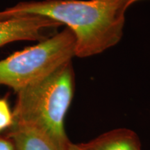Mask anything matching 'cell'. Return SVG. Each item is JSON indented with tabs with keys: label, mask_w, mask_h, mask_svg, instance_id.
I'll return each instance as SVG.
<instances>
[{
	"label": "cell",
	"mask_w": 150,
	"mask_h": 150,
	"mask_svg": "<svg viewBox=\"0 0 150 150\" xmlns=\"http://www.w3.org/2000/svg\"><path fill=\"white\" fill-rule=\"evenodd\" d=\"M135 0H43L23 1L0 11V20L26 16L66 25L76 39L75 56L88 57L121 40L125 13Z\"/></svg>",
	"instance_id": "6da1fadb"
},
{
	"label": "cell",
	"mask_w": 150,
	"mask_h": 150,
	"mask_svg": "<svg viewBox=\"0 0 150 150\" xmlns=\"http://www.w3.org/2000/svg\"><path fill=\"white\" fill-rule=\"evenodd\" d=\"M74 73L69 61L46 77L17 92L13 124L35 130L59 150L71 143L65 129V118L74 95Z\"/></svg>",
	"instance_id": "7a4b0ae2"
},
{
	"label": "cell",
	"mask_w": 150,
	"mask_h": 150,
	"mask_svg": "<svg viewBox=\"0 0 150 150\" xmlns=\"http://www.w3.org/2000/svg\"><path fill=\"white\" fill-rule=\"evenodd\" d=\"M76 39L66 27L34 46L0 61V85L18 92L46 77L75 56Z\"/></svg>",
	"instance_id": "3957f363"
},
{
	"label": "cell",
	"mask_w": 150,
	"mask_h": 150,
	"mask_svg": "<svg viewBox=\"0 0 150 150\" xmlns=\"http://www.w3.org/2000/svg\"><path fill=\"white\" fill-rule=\"evenodd\" d=\"M59 22L42 16H26L0 20V47L19 40L40 41L47 38L44 31L57 28Z\"/></svg>",
	"instance_id": "277c9868"
},
{
	"label": "cell",
	"mask_w": 150,
	"mask_h": 150,
	"mask_svg": "<svg viewBox=\"0 0 150 150\" xmlns=\"http://www.w3.org/2000/svg\"><path fill=\"white\" fill-rule=\"evenodd\" d=\"M78 145L83 150H142L139 137L127 128L112 129Z\"/></svg>",
	"instance_id": "5b68a950"
},
{
	"label": "cell",
	"mask_w": 150,
	"mask_h": 150,
	"mask_svg": "<svg viewBox=\"0 0 150 150\" xmlns=\"http://www.w3.org/2000/svg\"><path fill=\"white\" fill-rule=\"evenodd\" d=\"M8 137L13 143L15 150H59L47 137L27 127L11 125Z\"/></svg>",
	"instance_id": "8992f818"
},
{
	"label": "cell",
	"mask_w": 150,
	"mask_h": 150,
	"mask_svg": "<svg viewBox=\"0 0 150 150\" xmlns=\"http://www.w3.org/2000/svg\"><path fill=\"white\" fill-rule=\"evenodd\" d=\"M13 124V112L6 99H0V132Z\"/></svg>",
	"instance_id": "52a82bcc"
},
{
	"label": "cell",
	"mask_w": 150,
	"mask_h": 150,
	"mask_svg": "<svg viewBox=\"0 0 150 150\" xmlns=\"http://www.w3.org/2000/svg\"><path fill=\"white\" fill-rule=\"evenodd\" d=\"M0 150H15L13 143L8 138L0 136Z\"/></svg>",
	"instance_id": "ba28073f"
},
{
	"label": "cell",
	"mask_w": 150,
	"mask_h": 150,
	"mask_svg": "<svg viewBox=\"0 0 150 150\" xmlns=\"http://www.w3.org/2000/svg\"><path fill=\"white\" fill-rule=\"evenodd\" d=\"M66 150H83L78 145V144H75V143H71L69 145L68 147H67Z\"/></svg>",
	"instance_id": "9c48e42d"
},
{
	"label": "cell",
	"mask_w": 150,
	"mask_h": 150,
	"mask_svg": "<svg viewBox=\"0 0 150 150\" xmlns=\"http://www.w3.org/2000/svg\"><path fill=\"white\" fill-rule=\"evenodd\" d=\"M141 1V0H135V3L137 2V1Z\"/></svg>",
	"instance_id": "30bf717a"
}]
</instances>
